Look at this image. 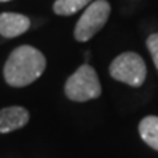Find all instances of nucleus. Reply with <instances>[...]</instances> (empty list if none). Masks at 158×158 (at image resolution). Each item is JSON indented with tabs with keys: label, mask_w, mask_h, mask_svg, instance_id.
Returning <instances> with one entry per match:
<instances>
[{
	"label": "nucleus",
	"mask_w": 158,
	"mask_h": 158,
	"mask_svg": "<svg viewBox=\"0 0 158 158\" xmlns=\"http://www.w3.org/2000/svg\"><path fill=\"white\" fill-rule=\"evenodd\" d=\"M45 57L32 45H21L10 53L3 69L6 82L13 88L32 84L45 70Z\"/></svg>",
	"instance_id": "obj_1"
},
{
	"label": "nucleus",
	"mask_w": 158,
	"mask_h": 158,
	"mask_svg": "<svg viewBox=\"0 0 158 158\" xmlns=\"http://www.w3.org/2000/svg\"><path fill=\"white\" fill-rule=\"evenodd\" d=\"M64 94L69 100L85 102L101 95V84L95 69L89 64H82L64 85Z\"/></svg>",
	"instance_id": "obj_2"
},
{
	"label": "nucleus",
	"mask_w": 158,
	"mask_h": 158,
	"mask_svg": "<svg viewBox=\"0 0 158 158\" xmlns=\"http://www.w3.org/2000/svg\"><path fill=\"white\" fill-rule=\"evenodd\" d=\"M111 78L123 84L138 88L147 78V64L138 53L126 51L118 54L110 64Z\"/></svg>",
	"instance_id": "obj_3"
},
{
	"label": "nucleus",
	"mask_w": 158,
	"mask_h": 158,
	"mask_svg": "<svg viewBox=\"0 0 158 158\" xmlns=\"http://www.w3.org/2000/svg\"><path fill=\"white\" fill-rule=\"evenodd\" d=\"M110 3L107 0H95L86 6L82 16L79 18L75 27V38L85 43L91 40L106 25L110 16Z\"/></svg>",
	"instance_id": "obj_4"
},
{
	"label": "nucleus",
	"mask_w": 158,
	"mask_h": 158,
	"mask_svg": "<svg viewBox=\"0 0 158 158\" xmlns=\"http://www.w3.org/2000/svg\"><path fill=\"white\" fill-rule=\"evenodd\" d=\"M31 25L29 18L19 13L5 12L0 13V35L5 38H15L27 32Z\"/></svg>",
	"instance_id": "obj_5"
},
{
	"label": "nucleus",
	"mask_w": 158,
	"mask_h": 158,
	"mask_svg": "<svg viewBox=\"0 0 158 158\" xmlns=\"http://www.w3.org/2000/svg\"><path fill=\"white\" fill-rule=\"evenodd\" d=\"M29 120V113L27 108L19 106H12L0 110V133H9L21 129Z\"/></svg>",
	"instance_id": "obj_6"
},
{
	"label": "nucleus",
	"mask_w": 158,
	"mask_h": 158,
	"mask_svg": "<svg viewBox=\"0 0 158 158\" xmlns=\"http://www.w3.org/2000/svg\"><path fill=\"white\" fill-rule=\"evenodd\" d=\"M139 135L148 147L158 151V117L147 116L139 123Z\"/></svg>",
	"instance_id": "obj_7"
},
{
	"label": "nucleus",
	"mask_w": 158,
	"mask_h": 158,
	"mask_svg": "<svg viewBox=\"0 0 158 158\" xmlns=\"http://www.w3.org/2000/svg\"><path fill=\"white\" fill-rule=\"evenodd\" d=\"M91 2L92 0H56L53 5V10L60 16H69L86 7Z\"/></svg>",
	"instance_id": "obj_8"
},
{
	"label": "nucleus",
	"mask_w": 158,
	"mask_h": 158,
	"mask_svg": "<svg viewBox=\"0 0 158 158\" xmlns=\"http://www.w3.org/2000/svg\"><path fill=\"white\" fill-rule=\"evenodd\" d=\"M147 47H148V50H149V53H151V57H152L155 68L158 69V32L151 34L148 37Z\"/></svg>",
	"instance_id": "obj_9"
},
{
	"label": "nucleus",
	"mask_w": 158,
	"mask_h": 158,
	"mask_svg": "<svg viewBox=\"0 0 158 158\" xmlns=\"http://www.w3.org/2000/svg\"><path fill=\"white\" fill-rule=\"evenodd\" d=\"M0 2H9V0H0Z\"/></svg>",
	"instance_id": "obj_10"
}]
</instances>
